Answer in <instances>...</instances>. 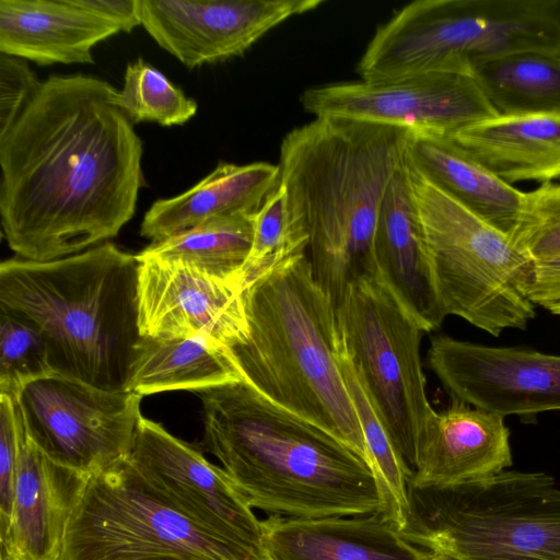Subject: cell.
<instances>
[{
  "label": "cell",
  "instance_id": "d6a6232c",
  "mask_svg": "<svg viewBox=\"0 0 560 560\" xmlns=\"http://www.w3.org/2000/svg\"><path fill=\"white\" fill-rule=\"evenodd\" d=\"M26 433L16 401L0 395V542L1 560H16L11 537L16 467Z\"/></svg>",
  "mask_w": 560,
  "mask_h": 560
},
{
  "label": "cell",
  "instance_id": "74e56055",
  "mask_svg": "<svg viewBox=\"0 0 560 560\" xmlns=\"http://www.w3.org/2000/svg\"><path fill=\"white\" fill-rule=\"evenodd\" d=\"M16 560H26V559H24V558H23V557H21V556H18Z\"/></svg>",
  "mask_w": 560,
  "mask_h": 560
},
{
  "label": "cell",
  "instance_id": "8fae6325",
  "mask_svg": "<svg viewBox=\"0 0 560 560\" xmlns=\"http://www.w3.org/2000/svg\"><path fill=\"white\" fill-rule=\"evenodd\" d=\"M141 398L52 373L27 384L15 401L27 439L46 457L91 476L128 457Z\"/></svg>",
  "mask_w": 560,
  "mask_h": 560
},
{
  "label": "cell",
  "instance_id": "9a60e30c",
  "mask_svg": "<svg viewBox=\"0 0 560 560\" xmlns=\"http://www.w3.org/2000/svg\"><path fill=\"white\" fill-rule=\"evenodd\" d=\"M323 0H138L141 26L187 68L244 54L269 31Z\"/></svg>",
  "mask_w": 560,
  "mask_h": 560
},
{
  "label": "cell",
  "instance_id": "4dcf8cb0",
  "mask_svg": "<svg viewBox=\"0 0 560 560\" xmlns=\"http://www.w3.org/2000/svg\"><path fill=\"white\" fill-rule=\"evenodd\" d=\"M50 374L39 328L27 317L0 306V395L16 400L27 384Z\"/></svg>",
  "mask_w": 560,
  "mask_h": 560
},
{
  "label": "cell",
  "instance_id": "83f0119b",
  "mask_svg": "<svg viewBox=\"0 0 560 560\" xmlns=\"http://www.w3.org/2000/svg\"><path fill=\"white\" fill-rule=\"evenodd\" d=\"M338 364L363 432L371 467L381 489L383 514L401 532L409 513L408 479L411 474L395 447L341 339Z\"/></svg>",
  "mask_w": 560,
  "mask_h": 560
},
{
  "label": "cell",
  "instance_id": "4316f807",
  "mask_svg": "<svg viewBox=\"0 0 560 560\" xmlns=\"http://www.w3.org/2000/svg\"><path fill=\"white\" fill-rule=\"evenodd\" d=\"M254 215L240 213L207 222L152 242L137 256L180 264L221 279L244 281L243 269L254 238Z\"/></svg>",
  "mask_w": 560,
  "mask_h": 560
},
{
  "label": "cell",
  "instance_id": "f546056e",
  "mask_svg": "<svg viewBox=\"0 0 560 560\" xmlns=\"http://www.w3.org/2000/svg\"><path fill=\"white\" fill-rule=\"evenodd\" d=\"M115 102L132 124L152 121L165 127L184 125L198 109L195 100L142 58L127 65Z\"/></svg>",
  "mask_w": 560,
  "mask_h": 560
},
{
  "label": "cell",
  "instance_id": "4fadbf2b",
  "mask_svg": "<svg viewBox=\"0 0 560 560\" xmlns=\"http://www.w3.org/2000/svg\"><path fill=\"white\" fill-rule=\"evenodd\" d=\"M127 459L171 508L259 559L270 560L261 520L222 467L196 448L141 417Z\"/></svg>",
  "mask_w": 560,
  "mask_h": 560
},
{
  "label": "cell",
  "instance_id": "1f68e13d",
  "mask_svg": "<svg viewBox=\"0 0 560 560\" xmlns=\"http://www.w3.org/2000/svg\"><path fill=\"white\" fill-rule=\"evenodd\" d=\"M511 240L535 260L560 258V185L545 183L525 192Z\"/></svg>",
  "mask_w": 560,
  "mask_h": 560
},
{
  "label": "cell",
  "instance_id": "cb8c5ba5",
  "mask_svg": "<svg viewBox=\"0 0 560 560\" xmlns=\"http://www.w3.org/2000/svg\"><path fill=\"white\" fill-rule=\"evenodd\" d=\"M407 158L445 192L511 238L525 192L500 179L448 137L411 135Z\"/></svg>",
  "mask_w": 560,
  "mask_h": 560
},
{
  "label": "cell",
  "instance_id": "d4e9b609",
  "mask_svg": "<svg viewBox=\"0 0 560 560\" xmlns=\"http://www.w3.org/2000/svg\"><path fill=\"white\" fill-rule=\"evenodd\" d=\"M244 380L231 350L203 336H142L128 390L196 392Z\"/></svg>",
  "mask_w": 560,
  "mask_h": 560
},
{
  "label": "cell",
  "instance_id": "5b68a950",
  "mask_svg": "<svg viewBox=\"0 0 560 560\" xmlns=\"http://www.w3.org/2000/svg\"><path fill=\"white\" fill-rule=\"evenodd\" d=\"M247 338L230 350L243 377L272 404L330 433L370 464L339 364L336 306L306 253L244 289Z\"/></svg>",
  "mask_w": 560,
  "mask_h": 560
},
{
  "label": "cell",
  "instance_id": "f1b7e54d",
  "mask_svg": "<svg viewBox=\"0 0 560 560\" xmlns=\"http://www.w3.org/2000/svg\"><path fill=\"white\" fill-rule=\"evenodd\" d=\"M308 244L305 219L280 180L254 215L252 250L243 269L245 283L278 264L306 253Z\"/></svg>",
  "mask_w": 560,
  "mask_h": 560
},
{
  "label": "cell",
  "instance_id": "484cf974",
  "mask_svg": "<svg viewBox=\"0 0 560 560\" xmlns=\"http://www.w3.org/2000/svg\"><path fill=\"white\" fill-rule=\"evenodd\" d=\"M471 75L498 115H560V51L524 49L477 63Z\"/></svg>",
  "mask_w": 560,
  "mask_h": 560
},
{
  "label": "cell",
  "instance_id": "603a6c76",
  "mask_svg": "<svg viewBox=\"0 0 560 560\" xmlns=\"http://www.w3.org/2000/svg\"><path fill=\"white\" fill-rule=\"evenodd\" d=\"M448 138L510 185L560 178V115H498Z\"/></svg>",
  "mask_w": 560,
  "mask_h": 560
},
{
  "label": "cell",
  "instance_id": "d6986e66",
  "mask_svg": "<svg viewBox=\"0 0 560 560\" xmlns=\"http://www.w3.org/2000/svg\"><path fill=\"white\" fill-rule=\"evenodd\" d=\"M373 250L380 279L427 332L438 329L446 315L435 291L406 161L393 176L383 198Z\"/></svg>",
  "mask_w": 560,
  "mask_h": 560
},
{
  "label": "cell",
  "instance_id": "44dd1931",
  "mask_svg": "<svg viewBox=\"0 0 560 560\" xmlns=\"http://www.w3.org/2000/svg\"><path fill=\"white\" fill-rule=\"evenodd\" d=\"M89 476L46 457L28 439L15 476L11 537L26 560H57L67 523Z\"/></svg>",
  "mask_w": 560,
  "mask_h": 560
},
{
  "label": "cell",
  "instance_id": "30bf717a",
  "mask_svg": "<svg viewBox=\"0 0 560 560\" xmlns=\"http://www.w3.org/2000/svg\"><path fill=\"white\" fill-rule=\"evenodd\" d=\"M336 318L341 342L412 474L419 434L434 410L420 357L427 331L380 277L351 283Z\"/></svg>",
  "mask_w": 560,
  "mask_h": 560
},
{
  "label": "cell",
  "instance_id": "e575fe53",
  "mask_svg": "<svg viewBox=\"0 0 560 560\" xmlns=\"http://www.w3.org/2000/svg\"><path fill=\"white\" fill-rule=\"evenodd\" d=\"M527 296L535 306L560 316V258L535 260Z\"/></svg>",
  "mask_w": 560,
  "mask_h": 560
},
{
  "label": "cell",
  "instance_id": "ffe728a7",
  "mask_svg": "<svg viewBox=\"0 0 560 560\" xmlns=\"http://www.w3.org/2000/svg\"><path fill=\"white\" fill-rule=\"evenodd\" d=\"M118 32L73 0H0V54L39 66L94 63L93 48Z\"/></svg>",
  "mask_w": 560,
  "mask_h": 560
},
{
  "label": "cell",
  "instance_id": "8d00e7d4",
  "mask_svg": "<svg viewBox=\"0 0 560 560\" xmlns=\"http://www.w3.org/2000/svg\"><path fill=\"white\" fill-rule=\"evenodd\" d=\"M432 560H451V559H447V558H445V557H442V556H439V555H434V553H433V558H432Z\"/></svg>",
  "mask_w": 560,
  "mask_h": 560
},
{
  "label": "cell",
  "instance_id": "d590c367",
  "mask_svg": "<svg viewBox=\"0 0 560 560\" xmlns=\"http://www.w3.org/2000/svg\"><path fill=\"white\" fill-rule=\"evenodd\" d=\"M85 11L115 25L119 32L129 33L141 25L138 0H73Z\"/></svg>",
  "mask_w": 560,
  "mask_h": 560
},
{
  "label": "cell",
  "instance_id": "e0dca14e",
  "mask_svg": "<svg viewBox=\"0 0 560 560\" xmlns=\"http://www.w3.org/2000/svg\"><path fill=\"white\" fill-rule=\"evenodd\" d=\"M512 465L504 418L453 399L429 416L419 434L408 485L450 487L486 478Z\"/></svg>",
  "mask_w": 560,
  "mask_h": 560
},
{
  "label": "cell",
  "instance_id": "277c9868",
  "mask_svg": "<svg viewBox=\"0 0 560 560\" xmlns=\"http://www.w3.org/2000/svg\"><path fill=\"white\" fill-rule=\"evenodd\" d=\"M137 255L106 242L68 257L0 265V306L42 331L52 373L128 390L142 338Z\"/></svg>",
  "mask_w": 560,
  "mask_h": 560
},
{
  "label": "cell",
  "instance_id": "3957f363",
  "mask_svg": "<svg viewBox=\"0 0 560 560\" xmlns=\"http://www.w3.org/2000/svg\"><path fill=\"white\" fill-rule=\"evenodd\" d=\"M410 137L389 126L314 117L281 142L280 180L305 219L314 277L335 306L351 283L378 277L377 217Z\"/></svg>",
  "mask_w": 560,
  "mask_h": 560
},
{
  "label": "cell",
  "instance_id": "836d02e7",
  "mask_svg": "<svg viewBox=\"0 0 560 560\" xmlns=\"http://www.w3.org/2000/svg\"><path fill=\"white\" fill-rule=\"evenodd\" d=\"M40 83L23 59L0 54V132L12 125Z\"/></svg>",
  "mask_w": 560,
  "mask_h": 560
},
{
  "label": "cell",
  "instance_id": "8992f818",
  "mask_svg": "<svg viewBox=\"0 0 560 560\" xmlns=\"http://www.w3.org/2000/svg\"><path fill=\"white\" fill-rule=\"evenodd\" d=\"M524 49L560 51V0H418L378 26L357 73L471 74L486 59Z\"/></svg>",
  "mask_w": 560,
  "mask_h": 560
},
{
  "label": "cell",
  "instance_id": "ac0fdd59",
  "mask_svg": "<svg viewBox=\"0 0 560 560\" xmlns=\"http://www.w3.org/2000/svg\"><path fill=\"white\" fill-rule=\"evenodd\" d=\"M270 560H432L382 513L354 516L261 520Z\"/></svg>",
  "mask_w": 560,
  "mask_h": 560
},
{
  "label": "cell",
  "instance_id": "7a4b0ae2",
  "mask_svg": "<svg viewBox=\"0 0 560 560\" xmlns=\"http://www.w3.org/2000/svg\"><path fill=\"white\" fill-rule=\"evenodd\" d=\"M194 393L202 404L203 448L253 509L290 518L384 512L363 457L245 380Z\"/></svg>",
  "mask_w": 560,
  "mask_h": 560
},
{
  "label": "cell",
  "instance_id": "2e32d148",
  "mask_svg": "<svg viewBox=\"0 0 560 560\" xmlns=\"http://www.w3.org/2000/svg\"><path fill=\"white\" fill-rule=\"evenodd\" d=\"M138 259L142 336H203L229 349L246 340L242 279H221L154 258Z\"/></svg>",
  "mask_w": 560,
  "mask_h": 560
},
{
  "label": "cell",
  "instance_id": "ba28073f",
  "mask_svg": "<svg viewBox=\"0 0 560 560\" xmlns=\"http://www.w3.org/2000/svg\"><path fill=\"white\" fill-rule=\"evenodd\" d=\"M406 170L422 223L435 291L446 316L498 337L527 328L535 259L463 206L408 158Z\"/></svg>",
  "mask_w": 560,
  "mask_h": 560
},
{
  "label": "cell",
  "instance_id": "5bb4252c",
  "mask_svg": "<svg viewBox=\"0 0 560 560\" xmlns=\"http://www.w3.org/2000/svg\"><path fill=\"white\" fill-rule=\"evenodd\" d=\"M428 365L453 399L501 417L560 410V355L439 335Z\"/></svg>",
  "mask_w": 560,
  "mask_h": 560
},
{
  "label": "cell",
  "instance_id": "52a82bcc",
  "mask_svg": "<svg viewBox=\"0 0 560 560\" xmlns=\"http://www.w3.org/2000/svg\"><path fill=\"white\" fill-rule=\"evenodd\" d=\"M401 535L451 560H560V488L545 472L503 470L416 488Z\"/></svg>",
  "mask_w": 560,
  "mask_h": 560
},
{
  "label": "cell",
  "instance_id": "7c38bea8",
  "mask_svg": "<svg viewBox=\"0 0 560 560\" xmlns=\"http://www.w3.org/2000/svg\"><path fill=\"white\" fill-rule=\"evenodd\" d=\"M300 102L314 117L384 125L411 135L450 137L498 113L471 74L435 72L306 89Z\"/></svg>",
  "mask_w": 560,
  "mask_h": 560
},
{
  "label": "cell",
  "instance_id": "7402d4cb",
  "mask_svg": "<svg viewBox=\"0 0 560 560\" xmlns=\"http://www.w3.org/2000/svg\"><path fill=\"white\" fill-rule=\"evenodd\" d=\"M279 182L278 164L220 162L188 190L156 200L143 217L140 234L158 242L210 221L256 213Z\"/></svg>",
  "mask_w": 560,
  "mask_h": 560
},
{
  "label": "cell",
  "instance_id": "9c48e42d",
  "mask_svg": "<svg viewBox=\"0 0 560 560\" xmlns=\"http://www.w3.org/2000/svg\"><path fill=\"white\" fill-rule=\"evenodd\" d=\"M57 560H261L171 508L128 459L88 477Z\"/></svg>",
  "mask_w": 560,
  "mask_h": 560
},
{
  "label": "cell",
  "instance_id": "6da1fadb",
  "mask_svg": "<svg viewBox=\"0 0 560 560\" xmlns=\"http://www.w3.org/2000/svg\"><path fill=\"white\" fill-rule=\"evenodd\" d=\"M116 93L93 75H50L0 132L1 226L21 258L79 254L133 217L142 141Z\"/></svg>",
  "mask_w": 560,
  "mask_h": 560
}]
</instances>
